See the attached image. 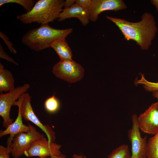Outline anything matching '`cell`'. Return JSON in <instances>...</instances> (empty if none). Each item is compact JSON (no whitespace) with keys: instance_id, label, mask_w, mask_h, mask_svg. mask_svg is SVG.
Returning <instances> with one entry per match:
<instances>
[{"instance_id":"7402d4cb","label":"cell","mask_w":158,"mask_h":158,"mask_svg":"<svg viewBox=\"0 0 158 158\" xmlns=\"http://www.w3.org/2000/svg\"><path fill=\"white\" fill-rule=\"evenodd\" d=\"M0 58L9 61L16 65H18V64L14 60L9 56L4 51L2 45L0 44Z\"/></svg>"},{"instance_id":"7c38bea8","label":"cell","mask_w":158,"mask_h":158,"mask_svg":"<svg viewBox=\"0 0 158 158\" xmlns=\"http://www.w3.org/2000/svg\"><path fill=\"white\" fill-rule=\"evenodd\" d=\"M73 18H78L84 26L87 25L90 21L88 10L83 8L76 3L68 8L63 9L58 20L62 21Z\"/></svg>"},{"instance_id":"30bf717a","label":"cell","mask_w":158,"mask_h":158,"mask_svg":"<svg viewBox=\"0 0 158 158\" xmlns=\"http://www.w3.org/2000/svg\"><path fill=\"white\" fill-rule=\"evenodd\" d=\"M139 129L143 132L154 135L158 132V102L150 106L138 117Z\"/></svg>"},{"instance_id":"83f0119b","label":"cell","mask_w":158,"mask_h":158,"mask_svg":"<svg viewBox=\"0 0 158 158\" xmlns=\"http://www.w3.org/2000/svg\"><path fill=\"white\" fill-rule=\"evenodd\" d=\"M152 96L154 98H156L157 99L158 102V91L153 92Z\"/></svg>"},{"instance_id":"7a4b0ae2","label":"cell","mask_w":158,"mask_h":158,"mask_svg":"<svg viewBox=\"0 0 158 158\" xmlns=\"http://www.w3.org/2000/svg\"><path fill=\"white\" fill-rule=\"evenodd\" d=\"M72 31V28L59 29L51 27L48 24H41L26 32L21 41L31 49L38 51L51 47V44L57 40L66 38Z\"/></svg>"},{"instance_id":"f546056e","label":"cell","mask_w":158,"mask_h":158,"mask_svg":"<svg viewBox=\"0 0 158 158\" xmlns=\"http://www.w3.org/2000/svg\"><path fill=\"white\" fill-rule=\"evenodd\" d=\"M37 158H51V157H38Z\"/></svg>"},{"instance_id":"8992f818","label":"cell","mask_w":158,"mask_h":158,"mask_svg":"<svg viewBox=\"0 0 158 158\" xmlns=\"http://www.w3.org/2000/svg\"><path fill=\"white\" fill-rule=\"evenodd\" d=\"M28 125L30 127V131L15 135L11 144L8 146L14 158H18L24 155L34 141L44 137V135L38 131L35 127L29 123Z\"/></svg>"},{"instance_id":"5b68a950","label":"cell","mask_w":158,"mask_h":158,"mask_svg":"<svg viewBox=\"0 0 158 158\" xmlns=\"http://www.w3.org/2000/svg\"><path fill=\"white\" fill-rule=\"evenodd\" d=\"M30 85L25 83L19 86L6 93L0 95V115L3 119V126L6 128L13 122L11 118V108L14 103L29 89Z\"/></svg>"},{"instance_id":"ffe728a7","label":"cell","mask_w":158,"mask_h":158,"mask_svg":"<svg viewBox=\"0 0 158 158\" xmlns=\"http://www.w3.org/2000/svg\"><path fill=\"white\" fill-rule=\"evenodd\" d=\"M141 76L140 79L136 81V84L142 85L144 88L147 91L154 92L158 91V82H152L147 80L142 74Z\"/></svg>"},{"instance_id":"44dd1931","label":"cell","mask_w":158,"mask_h":158,"mask_svg":"<svg viewBox=\"0 0 158 158\" xmlns=\"http://www.w3.org/2000/svg\"><path fill=\"white\" fill-rule=\"evenodd\" d=\"M0 37L6 45L8 49L12 53L15 54L17 53L16 50L13 47V44L10 42L8 37L4 34L0 32Z\"/></svg>"},{"instance_id":"5bb4252c","label":"cell","mask_w":158,"mask_h":158,"mask_svg":"<svg viewBox=\"0 0 158 158\" xmlns=\"http://www.w3.org/2000/svg\"><path fill=\"white\" fill-rule=\"evenodd\" d=\"M51 47L56 52L60 61L73 60L72 52L66 38L60 39L55 41L51 44Z\"/></svg>"},{"instance_id":"4316f807","label":"cell","mask_w":158,"mask_h":158,"mask_svg":"<svg viewBox=\"0 0 158 158\" xmlns=\"http://www.w3.org/2000/svg\"><path fill=\"white\" fill-rule=\"evenodd\" d=\"M51 158H66V156L63 154H61L58 155H53L50 157Z\"/></svg>"},{"instance_id":"6da1fadb","label":"cell","mask_w":158,"mask_h":158,"mask_svg":"<svg viewBox=\"0 0 158 158\" xmlns=\"http://www.w3.org/2000/svg\"><path fill=\"white\" fill-rule=\"evenodd\" d=\"M107 19L114 23L124 36V39L132 40L143 50L151 46L157 30L155 19L151 13L147 12L141 17V20L131 22L122 18L107 16Z\"/></svg>"},{"instance_id":"8fae6325","label":"cell","mask_w":158,"mask_h":158,"mask_svg":"<svg viewBox=\"0 0 158 158\" xmlns=\"http://www.w3.org/2000/svg\"><path fill=\"white\" fill-rule=\"evenodd\" d=\"M127 7L122 0H92L88 10L90 20L96 21L99 15L103 11H113L116 12Z\"/></svg>"},{"instance_id":"277c9868","label":"cell","mask_w":158,"mask_h":158,"mask_svg":"<svg viewBox=\"0 0 158 158\" xmlns=\"http://www.w3.org/2000/svg\"><path fill=\"white\" fill-rule=\"evenodd\" d=\"M31 97L28 93L23 94L14 104L17 106L23 118L27 121H30L39 127L46 134L48 140L51 142H54L55 133L49 125L43 124L40 121L35 113L31 104Z\"/></svg>"},{"instance_id":"ac0fdd59","label":"cell","mask_w":158,"mask_h":158,"mask_svg":"<svg viewBox=\"0 0 158 158\" xmlns=\"http://www.w3.org/2000/svg\"><path fill=\"white\" fill-rule=\"evenodd\" d=\"M8 3H15L22 6L28 13L31 10L35 2L33 0H0V6Z\"/></svg>"},{"instance_id":"e0dca14e","label":"cell","mask_w":158,"mask_h":158,"mask_svg":"<svg viewBox=\"0 0 158 158\" xmlns=\"http://www.w3.org/2000/svg\"><path fill=\"white\" fill-rule=\"evenodd\" d=\"M128 145L123 144L113 150L107 158H131Z\"/></svg>"},{"instance_id":"d4e9b609","label":"cell","mask_w":158,"mask_h":158,"mask_svg":"<svg viewBox=\"0 0 158 158\" xmlns=\"http://www.w3.org/2000/svg\"><path fill=\"white\" fill-rule=\"evenodd\" d=\"M75 0H66L65 1L63 7L64 8H68L75 3Z\"/></svg>"},{"instance_id":"9c48e42d","label":"cell","mask_w":158,"mask_h":158,"mask_svg":"<svg viewBox=\"0 0 158 158\" xmlns=\"http://www.w3.org/2000/svg\"><path fill=\"white\" fill-rule=\"evenodd\" d=\"M61 145L54 142H51L44 137L37 140L32 144L24 154L28 157H50L61 154Z\"/></svg>"},{"instance_id":"484cf974","label":"cell","mask_w":158,"mask_h":158,"mask_svg":"<svg viewBox=\"0 0 158 158\" xmlns=\"http://www.w3.org/2000/svg\"><path fill=\"white\" fill-rule=\"evenodd\" d=\"M150 1L155 6L156 11L158 13V0H151Z\"/></svg>"},{"instance_id":"ba28073f","label":"cell","mask_w":158,"mask_h":158,"mask_svg":"<svg viewBox=\"0 0 158 158\" xmlns=\"http://www.w3.org/2000/svg\"><path fill=\"white\" fill-rule=\"evenodd\" d=\"M138 116H132V127L128 132V137L131 145V158H147V136H141L138 123Z\"/></svg>"},{"instance_id":"52a82bcc","label":"cell","mask_w":158,"mask_h":158,"mask_svg":"<svg viewBox=\"0 0 158 158\" xmlns=\"http://www.w3.org/2000/svg\"><path fill=\"white\" fill-rule=\"evenodd\" d=\"M84 72L82 66L73 60H60L52 68V73L55 76L70 83L80 80Z\"/></svg>"},{"instance_id":"2e32d148","label":"cell","mask_w":158,"mask_h":158,"mask_svg":"<svg viewBox=\"0 0 158 158\" xmlns=\"http://www.w3.org/2000/svg\"><path fill=\"white\" fill-rule=\"evenodd\" d=\"M147 154V158H158V132L149 139Z\"/></svg>"},{"instance_id":"603a6c76","label":"cell","mask_w":158,"mask_h":158,"mask_svg":"<svg viewBox=\"0 0 158 158\" xmlns=\"http://www.w3.org/2000/svg\"><path fill=\"white\" fill-rule=\"evenodd\" d=\"M11 151L9 147H5L3 145L0 146V158H10L9 154Z\"/></svg>"},{"instance_id":"3957f363","label":"cell","mask_w":158,"mask_h":158,"mask_svg":"<svg viewBox=\"0 0 158 158\" xmlns=\"http://www.w3.org/2000/svg\"><path fill=\"white\" fill-rule=\"evenodd\" d=\"M63 0H39L31 11L18 15L17 18L22 23L48 24L59 18L63 7Z\"/></svg>"},{"instance_id":"f1b7e54d","label":"cell","mask_w":158,"mask_h":158,"mask_svg":"<svg viewBox=\"0 0 158 158\" xmlns=\"http://www.w3.org/2000/svg\"><path fill=\"white\" fill-rule=\"evenodd\" d=\"M73 157V158H86L85 157H84L82 156H79L78 155L74 154Z\"/></svg>"},{"instance_id":"d6986e66","label":"cell","mask_w":158,"mask_h":158,"mask_svg":"<svg viewBox=\"0 0 158 158\" xmlns=\"http://www.w3.org/2000/svg\"><path fill=\"white\" fill-rule=\"evenodd\" d=\"M44 106L46 110L48 113H54L59 109L60 104L58 99L54 95H52L46 99Z\"/></svg>"},{"instance_id":"4fadbf2b","label":"cell","mask_w":158,"mask_h":158,"mask_svg":"<svg viewBox=\"0 0 158 158\" xmlns=\"http://www.w3.org/2000/svg\"><path fill=\"white\" fill-rule=\"evenodd\" d=\"M22 118L20 111L18 110V115L15 121L5 130H1L0 138L8 134L9 135L6 142L7 146H9L11 145L15 135L21 133L28 132L30 131L29 126L23 123Z\"/></svg>"},{"instance_id":"9a60e30c","label":"cell","mask_w":158,"mask_h":158,"mask_svg":"<svg viewBox=\"0 0 158 158\" xmlns=\"http://www.w3.org/2000/svg\"><path fill=\"white\" fill-rule=\"evenodd\" d=\"M15 80L11 72L5 69L0 63V92H9L14 89Z\"/></svg>"},{"instance_id":"cb8c5ba5","label":"cell","mask_w":158,"mask_h":158,"mask_svg":"<svg viewBox=\"0 0 158 158\" xmlns=\"http://www.w3.org/2000/svg\"><path fill=\"white\" fill-rule=\"evenodd\" d=\"M92 0H75V3L83 8L88 10L91 5Z\"/></svg>"}]
</instances>
